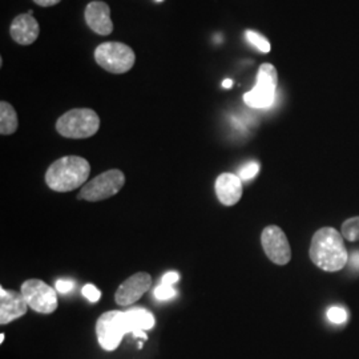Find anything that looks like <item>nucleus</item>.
<instances>
[{
  "mask_svg": "<svg viewBox=\"0 0 359 359\" xmlns=\"http://www.w3.org/2000/svg\"><path fill=\"white\" fill-rule=\"evenodd\" d=\"M310 259L325 271H339L348 261L344 236L334 228H322L313 236L310 245Z\"/></svg>",
  "mask_w": 359,
  "mask_h": 359,
  "instance_id": "f257e3e1",
  "label": "nucleus"
},
{
  "mask_svg": "<svg viewBox=\"0 0 359 359\" xmlns=\"http://www.w3.org/2000/svg\"><path fill=\"white\" fill-rule=\"evenodd\" d=\"M90 163L79 156H65L56 160L46 173V182L52 191L71 192L84 185L90 177Z\"/></svg>",
  "mask_w": 359,
  "mask_h": 359,
  "instance_id": "f03ea898",
  "label": "nucleus"
},
{
  "mask_svg": "<svg viewBox=\"0 0 359 359\" xmlns=\"http://www.w3.org/2000/svg\"><path fill=\"white\" fill-rule=\"evenodd\" d=\"M100 128V117L90 108H75L60 116L56 130L67 139H88Z\"/></svg>",
  "mask_w": 359,
  "mask_h": 359,
  "instance_id": "7ed1b4c3",
  "label": "nucleus"
},
{
  "mask_svg": "<svg viewBox=\"0 0 359 359\" xmlns=\"http://www.w3.org/2000/svg\"><path fill=\"white\" fill-rule=\"evenodd\" d=\"M96 63L105 71L121 75L135 65L136 55L133 50L120 41H107L95 50Z\"/></svg>",
  "mask_w": 359,
  "mask_h": 359,
  "instance_id": "20e7f679",
  "label": "nucleus"
},
{
  "mask_svg": "<svg viewBox=\"0 0 359 359\" xmlns=\"http://www.w3.org/2000/svg\"><path fill=\"white\" fill-rule=\"evenodd\" d=\"M278 84V72L276 67L269 63L261 65L257 74L255 88L244 95V102L250 108L264 109L274 103L276 90Z\"/></svg>",
  "mask_w": 359,
  "mask_h": 359,
  "instance_id": "39448f33",
  "label": "nucleus"
},
{
  "mask_svg": "<svg viewBox=\"0 0 359 359\" xmlns=\"http://www.w3.org/2000/svg\"><path fill=\"white\" fill-rule=\"evenodd\" d=\"M124 184H126L124 173L118 169H111L90 180V182H87L81 188L80 194L77 197L80 200H86L90 203L102 201L120 192Z\"/></svg>",
  "mask_w": 359,
  "mask_h": 359,
  "instance_id": "423d86ee",
  "label": "nucleus"
},
{
  "mask_svg": "<svg viewBox=\"0 0 359 359\" xmlns=\"http://www.w3.org/2000/svg\"><path fill=\"white\" fill-rule=\"evenodd\" d=\"M96 334L99 345L105 351H114L121 344L126 334H129L126 311H107L97 320Z\"/></svg>",
  "mask_w": 359,
  "mask_h": 359,
  "instance_id": "0eeeda50",
  "label": "nucleus"
},
{
  "mask_svg": "<svg viewBox=\"0 0 359 359\" xmlns=\"http://www.w3.org/2000/svg\"><path fill=\"white\" fill-rule=\"evenodd\" d=\"M20 293L25 297L28 306L41 314H52L57 309V294L56 289L41 280H27L22 285Z\"/></svg>",
  "mask_w": 359,
  "mask_h": 359,
  "instance_id": "6e6552de",
  "label": "nucleus"
},
{
  "mask_svg": "<svg viewBox=\"0 0 359 359\" xmlns=\"http://www.w3.org/2000/svg\"><path fill=\"white\" fill-rule=\"evenodd\" d=\"M261 244L271 262L286 265L292 258V249L283 229L277 225L266 226L261 234Z\"/></svg>",
  "mask_w": 359,
  "mask_h": 359,
  "instance_id": "1a4fd4ad",
  "label": "nucleus"
},
{
  "mask_svg": "<svg viewBox=\"0 0 359 359\" xmlns=\"http://www.w3.org/2000/svg\"><path fill=\"white\" fill-rule=\"evenodd\" d=\"M152 286V277L148 273H136L130 276L116 290V304L120 306H129L137 302Z\"/></svg>",
  "mask_w": 359,
  "mask_h": 359,
  "instance_id": "9d476101",
  "label": "nucleus"
},
{
  "mask_svg": "<svg viewBox=\"0 0 359 359\" xmlns=\"http://www.w3.org/2000/svg\"><path fill=\"white\" fill-rule=\"evenodd\" d=\"M28 304L22 293L0 287V323L7 325L23 317L28 310Z\"/></svg>",
  "mask_w": 359,
  "mask_h": 359,
  "instance_id": "9b49d317",
  "label": "nucleus"
},
{
  "mask_svg": "<svg viewBox=\"0 0 359 359\" xmlns=\"http://www.w3.org/2000/svg\"><path fill=\"white\" fill-rule=\"evenodd\" d=\"M86 22L90 29L102 36H108L114 31V23L111 19V8L104 1H90L86 8Z\"/></svg>",
  "mask_w": 359,
  "mask_h": 359,
  "instance_id": "f8f14e48",
  "label": "nucleus"
},
{
  "mask_svg": "<svg viewBox=\"0 0 359 359\" xmlns=\"http://www.w3.org/2000/svg\"><path fill=\"white\" fill-rule=\"evenodd\" d=\"M10 34L13 41L18 44L31 46L34 41H36L40 34L38 20L28 13L18 15L10 27Z\"/></svg>",
  "mask_w": 359,
  "mask_h": 359,
  "instance_id": "ddd939ff",
  "label": "nucleus"
},
{
  "mask_svg": "<svg viewBox=\"0 0 359 359\" xmlns=\"http://www.w3.org/2000/svg\"><path fill=\"white\" fill-rule=\"evenodd\" d=\"M243 180L233 173H222L216 180V194L222 205H236L243 197Z\"/></svg>",
  "mask_w": 359,
  "mask_h": 359,
  "instance_id": "4468645a",
  "label": "nucleus"
},
{
  "mask_svg": "<svg viewBox=\"0 0 359 359\" xmlns=\"http://www.w3.org/2000/svg\"><path fill=\"white\" fill-rule=\"evenodd\" d=\"M126 318L128 325L129 334L133 337L142 338L147 341V330H151L156 325L154 314L149 313L147 309L133 308L126 311Z\"/></svg>",
  "mask_w": 359,
  "mask_h": 359,
  "instance_id": "2eb2a0df",
  "label": "nucleus"
},
{
  "mask_svg": "<svg viewBox=\"0 0 359 359\" xmlns=\"http://www.w3.org/2000/svg\"><path fill=\"white\" fill-rule=\"evenodd\" d=\"M18 115L13 105L7 102L0 103V133L3 136L13 135L18 129Z\"/></svg>",
  "mask_w": 359,
  "mask_h": 359,
  "instance_id": "dca6fc26",
  "label": "nucleus"
},
{
  "mask_svg": "<svg viewBox=\"0 0 359 359\" xmlns=\"http://www.w3.org/2000/svg\"><path fill=\"white\" fill-rule=\"evenodd\" d=\"M245 36L248 39V41L255 46L258 51L262 52V53H268L270 52V43L268 39L265 38L264 35L258 34L256 31H252V29H248L245 32Z\"/></svg>",
  "mask_w": 359,
  "mask_h": 359,
  "instance_id": "f3484780",
  "label": "nucleus"
},
{
  "mask_svg": "<svg viewBox=\"0 0 359 359\" xmlns=\"http://www.w3.org/2000/svg\"><path fill=\"white\" fill-rule=\"evenodd\" d=\"M342 236L347 241H359V217L348 218L342 225Z\"/></svg>",
  "mask_w": 359,
  "mask_h": 359,
  "instance_id": "a211bd4d",
  "label": "nucleus"
},
{
  "mask_svg": "<svg viewBox=\"0 0 359 359\" xmlns=\"http://www.w3.org/2000/svg\"><path fill=\"white\" fill-rule=\"evenodd\" d=\"M154 297H156L158 301H168V299L176 297V290H175L173 286H170V285L161 283V285H158V286L154 289Z\"/></svg>",
  "mask_w": 359,
  "mask_h": 359,
  "instance_id": "6ab92c4d",
  "label": "nucleus"
},
{
  "mask_svg": "<svg viewBox=\"0 0 359 359\" xmlns=\"http://www.w3.org/2000/svg\"><path fill=\"white\" fill-rule=\"evenodd\" d=\"M258 172H259V164L255 161H250L240 169L238 177L241 180H252L253 177H256Z\"/></svg>",
  "mask_w": 359,
  "mask_h": 359,
  "instance_id": "aec40b11",
  "label": "nucleus"
},
{
  "mask_svg": "<svg viewBox=\"0 0 359 359\" xmlns=\"http://www.w3.org/2000/svg\"><path fill=\"white\" fill-rule=\"evenodd\" d=\"M327 318L332 323H344L347 320V311L345 309L333 306L327 310Z\"/></svg>",
  "mask_w": 359,
  "mask_h": 359,
  "instance_id": "412c9836",
  "label": "nucleus"
},
{
  "mask_svg": "<svg viewBox=\"0 0 359 359\" xmlns=\"http://www.w3.org/2000/svg\"><path fill=\"white\" fill-rule=\"evenodd\" d=\"M81 293L83 295L90 301V302H97L99 299H100V297H102V293H100V290L95 286V285H86L83 289H81Z\"/></svg>",
  "mask_w": 359,
  "mask_h": 359,
  "instance_id": "4be33fe9",
  "label": "nucleus"
},
{
  "mask_svg": "<svg viewBox=\"0 0 359 359\" xmlns=\"http://www.w3.org/2000/svg\"><path fill=\"white\" fill-rule=\"evenodd\" d=\"M74 286H75V283L69 281V280H59V281H56V283H55L56 292H59L62 294L69 293L74 289Z\"/></svg>",
  "mask_w": 359,
  "mask_h": 359,
  "instance_id": "5701e85b",
  "label": "nucleus"
},
{
  "mask_svg": "<svg viewBox=\"0 0 359 359\" xmlns=\"http://www.w3.org/2000/svg\"><path fill=\"white\" fill-rule=\"evenodd\" d=\"M180 274L176 271H169L164 277H163V283L165 285H173V283H179Z\"/></svg>",
  "mask_w": 359,
  "mask_h": 359,
  "instance_id": "b1692460",
  "label": "nucleus"
},
{
  "mask_svg": "<svg viewBox=\"0 0 359 359\" xmlns=\"http://www.w3.org/2000/svg\"><path fill=\"white\" fill-rule=\"evenodd\" d=\"M40 7H52L59 4L62 0H34Z\"/></svg>",
  "mask_w": 359,
  "mask_h": 359,
  "instance_id": "393cba45",
  "label": "nucleus"
},
{
  "mask_svg": "<svg viewBox=\"0 0 359 359\" xmlns=\"http://www.w3.org/2000/svg\"><path fill=\"white\" fill-rule=\"evenodd\" d=\"M350 262H351V266L359 269V252H354L351 257H350Z\"/></svg>",
  "mask_w": 359,
  "mask_h": 359,
  "instance_id": "a878e982",
  "label": "nucleus"
},
{
  "mask_svg": "<svg viewBox=\"0 0 359 359\" xmlns=\"http://www.w3.org/2000/svg\"><path fill=\"white\" fill-rule=\"evenodd\" d=\"M231 86H233V81H231V79H226V80L222 81V87L224 88H231Z\"/></svg>",
  "mask_w": 359,
  "mask_h": 359,
  "instance_id": "bb28decb",
  "label": "nucleus"
},
{
  "mask_svg": "<svg viewBox=\"0 0 359 359\" xmlns=\"http://www.w3.org/2000/svg\"><path fill=\"white\" fill-rule=\"evenodd\" d=\"M3 341H4V334L0 335V344H3Z\"/></svg>",
  "mask_w": 359,
  "mask_h": 359,
  "instance_id": "cd10ccee",
  "label": "nucleus"
},
{
  "mask_svg": "<svg viewBox=\"0 0 359 359\" xmlns=\"http://www.w3.org/2000/svg\"><path fill=\"white\" fill-rule=\"evenodd\" d=\"M157 1H163V0H157Z\"/></svg>",
  "mask_w": 359,
  "mask_h": 359,
  "instance_id": "c85d7f7f",
  "label": "nucleus"
}]
</instances>
